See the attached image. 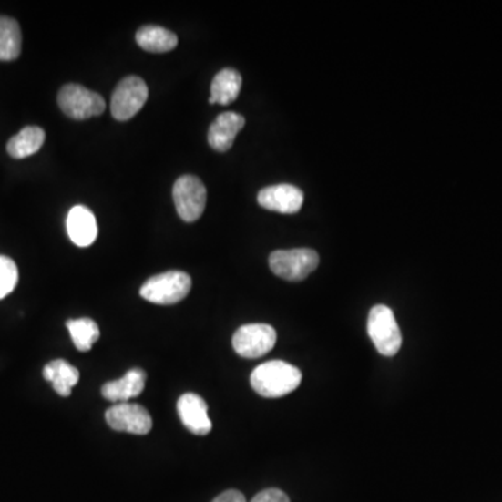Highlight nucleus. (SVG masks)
<instances>
[{
    "instance_id": "nucleus-1",
    "label": "nucleus",
    "mask_w": 502,
    "mask_h": 502,
    "mask_svg": "<svg viewBox=\"0 0 502 502\" xmlns=\"http://www.w3.org/2000/svg\"><path fill=\"white\" fill-rule=\"evenodd\" d=\"M302 375L298 367L281 360L262 363L254 369L250 383L259 395L264 398H282L301 385Z\"/></svg>"
},
{
    "instance_id": "nucleus-2",
    "label": "nucleus",
    "mask_w": 502,
    "mask_h": 502,
    "mask_svg": "<svg viewBox=\"0 0 502 502\" xmlns=\"http://www.w3.org/2000/svg\"><path fill=\"white\" fill-rule=\"evenodd\" d=\"M191 289V278L181 271H168L149 278L140 289L141 298L151 303L170 306L188 296Z\"/></svg>"
},
{
    "instance_id": "nucleus-3",
    "label": "nucleus",
    "mask_w": 502,
    "mask_h": 502,
    "mask_svg": "<svg viewBox=\"0 0 502 502\" xmlns=\"http://www.w3.org/2000/svg\"><path fill=\"white\" fill-rule=\"evenodd\" d=\"M367 331L375 349L383 356H395L402 346V333L393 310L384 304L373 307Z\"/></svg>"
},
{
    "instance_id": "nucleus-4",
    "label": "nucleus",
    "mask_w": 502,
    "mask_h": 502,
    "mask_svg": "<svg viewBox=\"0 0 502 502\" xmlns=\"http://www.w3.org/2000/svg\"><path fill=\"white\" fill-rule=\"evenodd\" d=\"M57 104L66 117L75 120L99 117L107 109L105 99L98 93H94L80 84H67L63 87L57 96Z\"/></svg>"
},
{
    "instance_id": "nucleus-5",
    "label": "nucleus",
    "mask_w": 502,
    "mask_h": 502,
    "mask_svg": "<svg viewBox=\"0 0 502 502\" xmlns=\"http://www.w3.org/2000/svg\"><path fill=\"white\" fill-rule=\"evenodd\" d=\"M320 257L312 249L277 250L270 256V268L286 281H302L318 267Z\"/></svg>"
},
{
    "instance_id": "nucleus-6",
    "label": "nucleus",
    "mask_w": 502,
    "mask_h": 502,
    "mask_svg": "<svg viewBox=\"0 0 502 502\" xmlns=\"http://www.w3.org/2000/svg\"><path fill=\"white\" fill-rule=\"evenodd\" d=\"M149 99V87L143 78L137 76L123 78L113 91L110 101L112 117L120 122L130 120L137 113L143 109Z\"/></svg>"
},
{
    "instance_id": "nucleus-7",
    "label": "nucleus",
    "mask_w": 502,
    "mask_h": 502,
    "mask_svg": "<svg viewBox=\"0 0 502 502\" xmlns=\"http://www.w3.org/2000/svg\"><path fill=\"white\" fill-rule=\"evenodd\" d=\"M173 201L181 220L196 222L204 214L207 189L197 176H181L173 186Z\"/></svg>"
},
{
    "instance_id": "nucleus-8",
    "label": "nucleus",
    "mask_w": 502,
    "mask_h": 502,
    "mask_svg": "<svg viewBox=\"0 0 502 502\" xmlns=\"http://www.w3.org/2000/svg\"><path fill=\"white\" fill-rule=\"evenodd\" d=\"M277 333L268 324H247L233 335L232 345L239 356L257 359L272 351Z\"/></svg>"
},
{
    "instance_id": "nucleus-9",
    "label": "nucleus",
    "mask_w": 502,
    "mask_h": 502,
    "mask_svg": "<svg viewBox=\"0 0 502 502\" xmlns=\"http://www.w3.org/2000/svg\"><path fill=\"white\" fill-rule=\"evenodd\" d=\"M105 419L113 430L128 435H146L152 428V419L146 407L130 402L113 405L107 410Z\"/></svg>"
},
{
    "instance_id": "nucleus-10",
    "label": "nucleus",
    "mask_w": 502,
    "mask_h": 502,
    "mask_svg": "<svg viewBox=\"0 0 502 502\" xmlns=\"http://www.w3.org/2000/svg\"><path fill=\"white\" fill-rule=\"evenodd\" d=\"M303 201V191L293 185L270 186L259 193V202L262 209L281 214H296Z\"/></svg>"
},
{
    "instance_id": "nucleus-11",
    "label": "nucleus",
    "mask_w": 502,
    "mask_h": 502,
    "mask_svg": "<svg viewBox=\"0 0 502 502\" xmlns=\"http://www.w3.org/2000/svg\"><path fill=\"white\" fill-rule=\"evenodd\" d=\"M178 414L181 423L193 435H207L212 430L209 406L205 404L204 399L196 394H185L179 398Z\"/></svg>"
},
{
    "instance_id": "nucleus-12",
    "label": "nucleus",
    "mask_w": 502,
    "mask_h": 502,
    "mask_svg": "<svg viewBox=\"0 0 502 502\" xmlns=\"http://www.w3.org/2000/svg\"><path fill=\"white\" fill-rule=\"evenodd\" d=\"M68 238L78 247H88L96 241L98 235L96 215L84 205H76L68 212L66 220Z\"/></svg>"
},
{
    "instance_id": "nucleus-13",
    "label": "nucleus",
    "mask_w": 502,
    "mask_h": 502,
    "mask_svg": "<svg viewBox=\"0 0 502 502\" xmlns=\"http://www.w3.org/2000/svg\"><path fill=\"white\" fill-rule=\"evenodd\" d=\"M146 386V372L131 369L117 381H110L102 386V396L113 404H125L140 395Z\"/></svg>"
},
{
    "instance_id": "nucleus-14",
    "label": "nucleus",
    "mask_w": 502,
    "mask_h": 502,
    "mask_svg": "<svg viewBox=\"0 0 502 502\" xmlns=\"http://www.w3.org/2000/svg\"><path fill=\"white\" fill-rule=\"evenodd\" d=\"M246 120L235 112H225L210 126L209 144L218 152H225L235 143L236 136L244 128Z\"/></svg>"
},
{
    "instance_id": "nucleus-15",
    "label": "nucleus",
    "mask_w": 502,
    "mask_h": 502,
    "mask_svg": "<svg viewBox=\"0 0 502 502\" xmlns=\"http://www.w3.org/2000/svg\"><path fill=\"white\" fill-rule=\"evenodd\" d=\"M136 41L141 49L152 54H165L178 46V36L159 26H144L137 31Z\"/></svg>"
},
{
    "instance_id": "nucleus-16",
    "label": "nucleus",
    "mask_w": 502,
    "mask_h": 502,
    "mask_svg": "<svg viewBox=\"0 0 502 502\" xmlns=\"http://www.w3.org/2000/svg\"><path fill=\"white\" fill-rule=\"evenodd\" d=\"M241 73L233 68H223L212 80L210 104H232L241 93Z\"/></svg>"
},
{
    "instance_id": "nucleus-17",
    "label": "nucleus",
    "mask_w": 502,
    "mask_h": 502,
    "mask_svg": "<svg viewBox=\"0 0 502 502\" xmlns=\"http://www.w3.org/2000/svg\"><path fill=\"white\" fill-rule=\"evenodd\" d=\"M44 378L54 385V390L60 396L72 394L73 386L80 380V373L66 360H54L44 369Z\"/></svg>"
},
{
    "instance_id": "nucleus-18",
    "label": "nucleus",
    "mask_w": 502,
    "mask_h": 502,
    "mask_svg": "<svg viewBox=\"0 0 502 502\" xmlns=\"http://www.w3.org/2000/svg\"><path fill=\"white\" fill-rule=\"evenodd\" d=\"M44 143L45 131L36 126H28L10 138L7 152L15 159H23L38 152Z\"/></svg>"
},
{
    "instance_id": "nucleus-19",
    "label": "nucleus",
    "mask_w": 502,
    "mask_h": 502,
    "mask_svg": "<svg viewBox=\"0 0 502 502\" xmlns=\"http://www.w3.org/2000/svg\"><path fill=\"white\" fill-rule=\"evenodd\" d=\"M21 28L17 21L0 15V60L12 62L21 54Z\"/></svg>"
},
{
    "instance_id": "nucleus-20",
    "label": "nucleus",
    "mask_w": 502,
    "mask_h": 502,
    "mask_svg": "<svg viewBox=\"0 0 502 502\" xmlns=\"http://www.w3.org/2000/svg\"><path fill=\"white\" fill-rule=\"evenodd\" d=\"M68 333L72 336L73 343L80 352H89L93 349L94 343L101 336L98 325L91 318H78V320H68Z\"/></svg>"
},
{
    "instance_id": "nucleus-21",
    "label": "nucleus",
    "mask_w": 502,
    "mask_h": 502,
    "mask_svg": "<svg viewBox=\"0 0 502 502\" xmlns=\"http://www.w3.org/2000/svg\"><path fill=\"white\" fill-rule=\"evenodd\" d=\"M17 282V265L9 257L0 256V301L15 291Z\"/></svg>"
},
{
    "instance_id": "nucleus-22",
    "label": "nucleus",
    "mask_w": 502,
    "mask_h": 502,
    "mask_svg": "<svg viewBox=\"0 0 502 502\" xmlns=\"http://www.w3.org/2000/svg\"><path fill=\"white\" fill-rule=\"evenodd\" d=\"M250 502H291L289 497L278 488H268L257 494Z\"/></svg>"
},
{
    "instance_id": "nucleus-23",
    "label": "nucleus",
    "mask_w": 502,
    "mask_h": 502,
    "mask_svg": "<svg viewBox=\"0 0 502 502\" xmlns=\"http://www.w3.org/2000/svg\"><path fill=\"white\" fill-rule=\"evenodd\" d=\"M212 502H246V498L241 491L228 490L220 494Z\"/></svg>"
}]
</instances>
